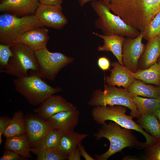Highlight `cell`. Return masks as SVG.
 <instances>
[{
  "instance_id": "6da1fadb",
  "label": "cell",
  "mask_w": 160,
  "mask_h": 160,
  "mask_svg": "<svg viewBox=\"0 0 160 160\" xmlns=\"http://www.w3.org/2000/svg\"><path fill=\"white\" fill-rule=\"evenodd\" d=\"M121 126L114 122L106 123L94 133L93 136L97 140L103 137L107 139L110 142V147L105 153L95 155L96 160H107L111 156L126 147H141L143 148V143L139 142L135 139L131 129Z\"/></svg>"
},
{
  "instance_id": "7a4b0ae2",
  "label": "cell",
  "mask_w": 160,
  "mask_h": 160,
  "mask_svg": "<svg viewBox=\"0 0 160 160\" xmlns=\"http://www.w3.org/2000/svg\"><path fill=\"white\" fill-rule=\"evenodd\" d=\"M44 26L35 14L19 17L5 12L0 15V43L11 47L20 43L23 35Z\"/></svg>"
},
{
  "instance_id": "3957f363",
  "label": "cell",
  "mask_w": 160,
  "mask_h": 160,
  "mask_svg": "<svg viewBox=\"0 0 160 160\" xmlns=\"http://www.w3.org/2000/svg\"><path fill=\"white\" fill-rule=\"evenodd\" d=\"M91 5L98 16L95 21V27L100 29L105 35H117L135 38L140 31L126 23L119 16L112 13L103 3V0H94Z\"/></svg>"
},
{
  "instance_id": "277c9868",
  "label": "cell",
  "mask_w": 160,
  "mask_h": 160,
  "mask_svg": "<svg viewBox=\"0 0 160 160\" xmlns=\"http://www.w3.org/2000/svg\"><path fill=\"white\" fill-rule=\"evenodd\" d=\"M30 73L28 76L13 80L15 90L29 104L39 105L50 96L62 90L60 87L51 86L37 74L31 71Z\"/></svg>"
},
{
  "instance_id": "5b68a950",
  "label": "cell",
  "mask_w": 160,
  "mask_h": 160,
  "mask_svg": "<svg viewBox=\"0 0 160 160\" xmlns=\"http://www.w3.org/2000/svg\"><path fill=\"white\" fill-rule=\"evenodd\" d=\"M127 107L121 105L96 106L93 107L91 114L97 123L103 124L107 120L116 122L121 127L140 132L145 137L144 146L154 143L157 139L147 133L133 120L132 116L126 114Z\"/></svg>"
},
{
  "instance_id": "8992f818",
  "label": "cell",
  "mask_w": 160,
  "mask_h": 160,
  "mask_svg": "<svg viewBox=\"0 0 160 160\" xmlns=\"http://www.w3.org/2000/svg\"><path fill=\"white\" fill-rule=\"evenodd\" d=\"M132 96L125 88L105 84L104 91L97 89L94 91L88 104L93 107L108 105L124 106L130 110V116L138 119L141 115L132 101Z\"/></svg>"
},
{
  "instance_id": "52a82bcc",
  "label": "cell",
  "mask_w": 160,
  "mask_h": 160,
  "mask_svg": "<svg viewBox=\"0 0 160 160\" xmlns=\"http://www.w3.org/2000/svg\"><path fill=\"white\" fill-rule=\"evenodd\" d=\"M10 47L13 56L1 73L16 78L28 76L29 71L38 73L39 66L35 51L21 43Z\"/></svg>"
},
{
  "instance_id": "ba28073f",
  "label": "cell",
  "mask_w": 160,
  "mask_h": 160,
  "mask_svg": "<svg viewBox=\"0 0 160 160\" xmlns=\"http://www.w3.org/2000/svg\"><path fill=\"white\" fill-rule=\"evenodd\" d=\"M35 52L39 66L37 74L50 81H54L59 72L73 60V58L61 53L51 52L47 47Z\"/></svg>"
},
{
  "instance_id": "9c48e42d",
  "label": "cell",
  "mask_w": 160,
  "mask_h": 160,
  "mask_svg": "<svg viewBox=\"0 0 160 160\" xmlns=\"http://www.w3.org/2000/svg\"><path fill=\"white\" fill-rule=\"evenodd\" d=\"M25 118L26 133L31 148L41 146L49 132L54 128L36 113H27Z\"/></svg>"
},
{
  "instance_id": "30bf717a",
  "label": "cell",
  "mask_w": 160,
  "mask_h": 160,
  "mask_svg": "<svg viewBox=\"0 0 160 160\" xmlns=\"http://www.w3.org/2000/svg\"><path fill=\"white\" fill-rule=\"evenodd\" d=\"M143 34H140L135 38L125 37L122 47V61L123 65L133 73L138 70L139 60L144 50L145 45L142 42Z\"/></svg>"
},
{
  "instance_id": "8fae6325",
  "label": "cell",
  "mask_w": 160,
  "mask_h": 160,
  "mask_svg": "<svg viewBox=\"0 0 160 160\" xmlns=\"http://www.w3.org/2000/svg\"><path fill=\"white\" fill-rule=\"evenodd\" d=\"M34 14L44 26L49 27L61 29L68 23L67 19L62 12L61 5L40 4Z\"/></svg>"
},
{
  "instance_id": "7c38bea8",
  "label": "cell",
  "mask_w": 160,
  "mask_h": 160,
  "mask_svg": "<svg viewBox=\"0 0 160 160\" xmlns=\"http://www.w3.org/2000/svg\"><path fill=\"white\" fill-rule=\"evenodd\" d=\"M76 108L60 95H53L33 109L34 112L47 120L58 112L69 111Z\"/></svg>"
},
{
  "instance_id": "4fadbf2b",
  "label": "cell",
  "mask_w": 160,
  "mask_h": 160,
  "mask_svg": "<svg viewBox=\"0 0 160 160\" xmlns=\"http://www.w3.org/2000/svg\"><path fill=\"white\" fill-rule=\"evenodd\" d=\"M0 11L19 17L35 14L39 0H2Z\"/></svg>"
},
{
  "instance_id": "5bb4252c",
  "label": "cell",
  "mask_w": 160,
  "mask_h": 160,
  "mask_svg": "<svg viewBox=\"0 0 160 160\" xmlns=\"http://www.w3.org/2000/svg\"><path fill=\"white\" fill-rule=\"evenodd\" d=\"M80 114L76 107L57 113L46 120L52 127L63 133L74 131L78 123Z\"/></svg>"
},
{
  "instance_id": "9a60e30c",
  "label": "cell",
  "mask_w": 160,
  "mask_h": 160,
  "mask_svg": "<svg viewBox=\"0 0 160 160\" xmlns=\"http://www.w3.org/2000/svg\"><path fill=\"white\" fill-rule=\"evenodd\" d=\"M48 32L44 26L32 29L23 35L20 43L35 52L43 49L47 47L49 38Z\"/></svg>"
},
{
  "instance_id": "2e32d148",
  "label": "cell",
  "mask_w": 160,
  "mask_h": 160,
  "mask_svg": "<svg viewBox=\"0 0 160 160\" xmlns=\"http://www.w3.org/2000/svg\"><path fill=\"white\" fill-rule=\"evenodd\" d=\"M111 65L113 68L110 70V75L105 78L107 83L113 86L122 87L125 89L128 88L135 79L132 75L133 72L118 62L112 63Z\"/></svg>"
},
{
  "instance_id": "e0dca14e",
  "label": "cell",
  "mask_w": 160,
  "mask_h": 160,
  "mask_svg": "<svg viewBox=\"0 0 160 160\" xmlns=\"http://www.w3.org/2000/svg\"><path fill=\"white\" fill-rule=\"evenodd\" d=\"M93 34L103 40L104 44L97 48L99 51L111 52L117 60L118 62L123 65L122 61V47L125 37L117 35H105L97 32Z\"/></svg>"
},
{
  "instance_id": "ac0fdd59",
  "label": "cell",
  "mask_w": 160,
  "mask_h": 160,
  "mask_svg": "<svg viewBox=\"0 0 160 160\" xmlns=\"http://www.w3.org/2000/svg\"><path fill=\"white\" fill-rule=\"evenodd\" d=\"M160 57V37L148 41L138 63V69L147 68L157 63Z\"/></svg>"
},
{
  "instance_id": "d6986e66",
  "label": "cell",
  "mask_w": 160,
  "mask_h": 160,
  "mask_svg": "<svg viewBox=\"0 0 160 160\" xmlns=\"http://www.w3.org/2000/svg\"><path fill=\"white\" fill-rule=\"evenodd\" d=\"M4 147L25 159L31 158V147L26 133L6 138Z\"/></svg>"
},
{
  "instance_id": "ffe728a7",
  "label": "cell",
  "mask_w": 160,
  "mask_h": 160,
  "mask_svg": "<svg viewBox=\"0 0 160 160\" xmlns=\"http://www.w3.org/2000/svg\"><path fill=\"white\" fill-rule=\"evenodd\" d=\"M126 89L132 95L160 100V87L147 84L139 79H135Z\"/></svg>"
},
{
  "instance_id": "44dd1931",
  "label": "cell",
  "mask_w": 160,
  "mask_h": 160,
  "mask_svg": "<svg viewBox=\"0 0 160 160\" xmlns=\"http://www.w3.org/2000/svg\"><path fill=\"white\" fill-rule=\"evenodd\" d=\"M89 135L80 133L74 131L63 133L58 151L68 155L77 147L78 144Z\"/></svg>"
},
{
  "instance_id": "7402d4cb",
  "label": "cell",
  "mask_w": 160,
  "mask_h": 160,
  "mask_svg": "<svg viewBox=\"0 0 160 160\" xmlns=\"http://www.w3.org/2000/svg\"><path fill=\"white\" fill-rule=\"evenodd\" d=\"M132 75L145 83L160 87V64L157 62L147 68L138 69Z\"/></svg>"
},
{
  "instance_id": "603a6c76",
  "label": "cell",
  "mask_w": 160,
  "mask_h": 160,
  "mask_svg": "<svg viewBox=\"0 0 160 160\" xmlns=\"http://www.w3.org/2000/svg\"><path fill=\"white\" fill-rule=\"evenodd\" d=\"M26 127L25 116L21 110L16 112L11 118L4 135L6 138L26 133Z\"/></svg>"
},
{
  "instance_id": "cb8c5ba5",
  "label": "cell",
  "mask_w": 160,
  "mask_h": 160,
  "mask_svg": "<svg viewBox=\"0 0 160 160\" xmlns=\"http://www.w3.org/2000/svg\"><path fill=\"white\" fill-rule=\"evenodd\" d=\"M137 122L147 133L157 139H160V122L154 113L142 114Z\"/></svg>"
},
{
  "instance_id": "d4e9b609",
  "label": "cell",
  "mask_w": 160,
  "mask_h": 160,
  "mask_svg": "<svg viewBox=\"0 0 160 160\" xmlns=\"http://www.w3.org/2000/svg\"><path fill=\"white\" fill-rule=\"evenodd\" d=\"M132 101L141 115L154 112L160 108V100L132 95Z\"/></svg>"
},
{
  "instance_id": "484cf974",
  "label": "cell",
  "mask_w": 160,
  "mask_h": 160,
  "mask_svg": "<svg viewBox=\"0 0 160 160\" xmlns=\"http://www.w3.org/2000/svg\"><path fill=\"white\" fill-rule=\"evenodd\" d=\"M31 152L36 156V160H64L68 159V155L58 151H52L39 147L31 148Z\"/></svg>"
},
{
  "instance_id": "4316f807",
  "label": "cell",
  "mask_w": 160,
  "mask_h": 160,
  "mask_svg": "<svg viewBox=\"0 0 160 160\" xmlns=\"http://www.w3.org/2000/svg\"><path fill=\"white\" fill-rule=\"evenodd\" d=\"M142 31L143 32V38L148 41L156 37H160V11Z\"/></svg>"
},
{
  "instance_id": "83f0119b",
  "label": "cell",
  "mask_w": 160,
  "mask_h": 160,
  "mask_svg": "<svg viewBox=\"0 0 160 160\" xmlns=\"http://www.w3.org/2000/svg\"><path fill=\"white\" fill-rule=\"evenodd\" d=\"M63 132L53 128L48 133L41 147L52 151L58 150Z\"/></svg>"
},
{
  "instance_id": "f1b7e54d",
  "label": "cell",
  "mask_w": 160,
  "mask_h": 160,
  "mask_svg": "<svg viewBox=\"0 0 160 160\" xmlns=\"http://www.w3.org/2000/svg\"><path fill=\"white\" fill-rule=\"evenodd\" d=\"M145 156L148 160H160V139L154 143L146 146Z\"/></svg>"
},
{
  "instance_id": "f546056e",
  "label": "cell",
  "mask_w": 160,
  "mask_h": 160,
  "mask_svg": "<svg viewBox=\"0 0 160 160\" xmlns=\"http://www.w3.org/2000/svg\"><path fill=\"white\" fill-rule=\"evenodd\" d=\"M13 55L11 47L9 46L0 44V71L6 68L10 58Z\"/></svg>"
},
{
  "instance_id": "4dcf8cb0",
  "label": "cell",
  "mask_w": 160,
  "mask_h": 160,
  "mask_svg": "<svg viewBox=\"0 0 160 160\" xmlns=\"http://www.w3.org/2000/svg\"><path fill=\"white\" fill-rule=\"evenodd\" d=\"M25 159L11 150L6 149L3 152L0 160H23Z\"/></svg>"
},
{
  "instance_id": "1f68e13d",
  "label": "cell",
  "mask_w": 160,
  "mask_h": 160,
  "mask_svg": "<svg viewBox=\"0 0 160 160\" xmlns=\"http://www.w3.org/2000/svg\"><path fill=\"white\" fill-rule=\"evenodd\" d=\"M11 118L7 116H1L0 117V145L2 143V136L7 127Z\"/></svg>"
},
{
  "instance_id": "d6a6232c",
  "label": "cell",
  "mask_w": 160,
  "mask_h": 160,
  "mask_svg": "<svg viewBox=\"0 0 160 160\" xmlns=\"http://www.w3.org/2000/svg\"><path fill=\"white\" fill-rule=\"evenodd\" d=\"M97 63L99 67L103 71L109 70L111 65L108 59L105 56L99 57L97 60Z\"/></svg>"
},
{
  "instance_id": "836d02e7",
  "label": "cell",
  "mask_w": 160,
  "mask_h": 160,
  "mask_svg": "<svg viewBox=\"0 0 160 160\" xmlns=\"http://www.w3.org/2000/svg\"><path fill=\"white\" fill-rule=\"evenodd\" d=\"M81 154L79 148L77 147L72 151L68 154V160H80Z\"/></svg>"
},
{
  "instance_id": "e575fe53",
  "label": "cell",
  "mask_w": 160,
  "mask_h": 160,
  "mask_svg": "<svg viewBox=\"0 0 160 160\" xmlns=\"http://www.w3.org/2000/svg\"><path fill=\"white\" fill-rule=\"evenodd\" d=\"M78 147L79 149L81 156L83 157L85 160H96V159L92 157L86 152L84 147L81 144V143L78 144Z\"/></svg>"
},
{
  "instance_id": "d590c367",
  "label": "cell",
  "mask_w": 160,
  "mask_h": 160,
  "mask_svg": "<svg viewBox=\"0 0 160 160\" xmlns=\"http://www.w3.org/2000/svg\"><path fill=\"white\" fill-rule=\"evenodd\" d=\"M40 4L53 5H61L63 0H39Z\"/></svg>"
},
{
  "instance_id": "8d00e7d4",
  "label": "cell",
  "mask_w": 160,
  "mask_h": 160,
  "mask_svg": "<svg viewBox=\"0 0 160 160\" xmlns=\"http://www.w3.org/2000/svg\"><path fill=\"white\" fill-rule=\"evenodd\" d=\"M93 0H78V2L80 6L82 7L87 2Z\"/></svg>"
},
{
  "instance_id": "74e56055",
  "label": "cell",
  "mask_w": 160,
  "mask_h": 160,
  "mask_svg": "<svg viewBox=\"0 0 160 160\" xmlns=\"http://www.w3.org/2000/svg\"><path fill=\"white\" fill-rule=\"evenodd\" d=\"M154 113L160 122V108L154 112Z\"/></svg>"
},
{
  "instance_id": "f35d334b",
  "label": "cell",
  "mask_w": 160,
  "mask_h": 160,
  "mask_svg": "<svg viewBox=\"0 0 160 160\" xmlns=\"http://www.w3.org/2000/svg\"><path fill=\"white\" fill-rule=\"evenodd\" d=\"M157 62L158 63H159L160 64V57L159 58Z\"/></svg>"
},
{
  "instance_id": "ab89813d",
  "label": "cell",
  "mask_w": 160,
  "mask_h": 160,
  "mask_svg": "<svg viewBox=\"0 0 160 160\" xmlns=\"http://www.w3.org/2000/svg\"><path fill=\"white\" fill-rule=\"evenodd\" d=\"M2 0H0V1H1Z\"/></svg>"
}]
</instances>
